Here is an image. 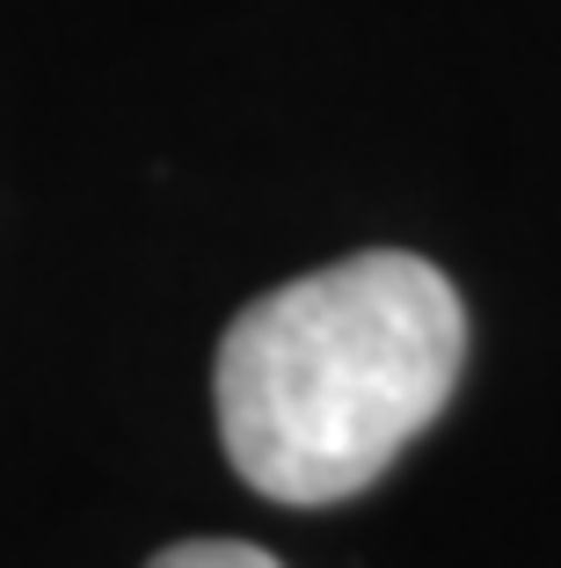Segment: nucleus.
Here are the masks:
<instances>
[{"label": "nucleus", "instance_id": "obj_2", "mask_svg": "<svg viewBox=\"0 0 561 568\" xmlns=\"http://www.w3.org/2000/svg\"><path fill=\"white\" fill-rule=\"evenodd\" d=\"M147 568H278L263 547H241V539H182V547L153 554Z\"/></svg>", "mask_w": 561, "mask_h": 568}, {"label": "nucleus", "instance_id": "obj_1", "mask_svg": "<svg viewBox=\"0 0 561 568\" xmlns=\"http://www.w3.org/2000/svg\"><path fill=\"white\" fill-rule=\"evenodd\" d=\"M460 365L467 306L423 255L372 248L292 277L219 335L227 459L270 503H343L445 416Z\"/></svg>", "mask_w": 561, "mask_h": 568}]
</instances>
